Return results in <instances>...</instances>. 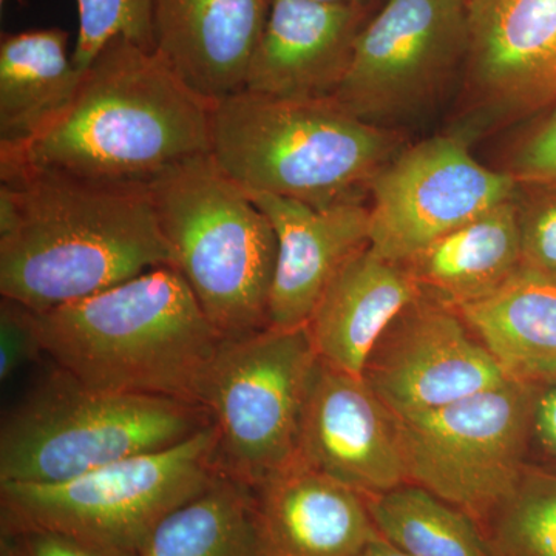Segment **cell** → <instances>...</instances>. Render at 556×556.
<instances>
[{
  "label": "cell",
  "mask_w": 556,
  "mask_h": 556,
  "mask_svg": "<svg viewBox=\"0 0 556 556\" xmlns=\"http://www.w3.org/2000/svg\"><path fill=\"white\" fill-rule=\"evenodd\" d=\"M316 2L325 3H357V5H369L371 0H316Z\"/></svg>",
  "instance_id": "d6a6232c"
},
{
  "label": "cell",
  "mask_w": 556,
  "mask_h": 556,
  "mask_svg": "<svg viewBox=\"0 0 556 556\" xmlns=\"http://www.w3.org/2000/svg\"><path fill=\"white\" fill-rule=\"evenodd\" d=\"M211 424L199 405L93 390L54 367L3 416L0 482L60 484L174 447Z\"/></svg>",
  "instance_id": "8992f818"
},
{
  "label": "cell",
  "mask_w": 556,
  "mask_h": 556,
  "mask_svg": "<svg viewBox=\"0 0 556 556\" xmlns=\"http://www.w3.org/2000/svg\"><path fill=\"white\" fill-rule=\"evenodd\" d=\"M212 105L155 50L116 38L86 68L61 118L24 148L0 152V166L149 188L177 164L211 153Z\"/></svg>",
  "instance_id": "7a4b0ae2"
},
{
  "label": "cell",
  "mask_w": 556,
  "mask_h": 556,
  "mask_svg": "<svg viewBox=\"0 0 556 556\" xmlns=\"http://www.w3.org/2000/svg\"><path fill=\"white\" fill-rule=\"evenodd\" d=\"M371 3L270 0L247 89L277 100H328L345 78Z\"/></svg>",
  "instance_id": "9a60e30c"
},
{
  "label": "cell",
  "mask_w": 556,
  "mask_h": 556,
  "mask_svg": "<svg viewBox=\"0 0 556 556\" xmlns=\"http://www.w3.org/2000/svg\"><path fill=\"white\" fill-rule=\"evenodd\" d=\"M482 529L495 556H556V473L526 467Z\"/></svg>",
  "instance_id": "d4e9b609"
},
{
  "label": "cell",
  "mask_w": 556,
  "mask_h": 556,
  "mask_svg": "<svg viewBox=\"0 0 556 556\" xmlns=\"http://www.w3.org/2000/svg\"><path fill=\"white\" fill-rule=\"evenodd\" d=\"M522 266L556 277V189L521 186Z\"/></svg>",
  "instance_id": "4316f807"
},
{
  "label": "cell",
  "mask_w": 556,
  "mask_h": 556,
  "mask_svg": "<svg viewBox=\"0 0 556 556\" xmlns=\"http://www.w3.org/2000/svg\"><path fill=\"white\" fill-rule=\"evenodd\" d=\"M338 101H292L243 90L212 105L211 156L249 195L328 207L368 201L372 179L407 148Z\"/></svg>",
  "instance_id": "277c9868"
},
{
  "label": "cell",
  "mask_w": 556,
  "mask_h": 556,
  "mask_svg": "<svg viewBox=\"0 0 556 556\" xmlns=\"http://www.w3.org/2000/svg\"><path fill=\"white\" fill-rule=\"evenodd\" d=\"M357 556H409L408 554H405L404 551H401V548L394 546L393 543H390V541L386 540L380 533L372 538L371 541L362 548L361 554Z\"/></svg>",
  "instance_id": "1f68e13d"
},
{
  "label": "cell",
  "mask_w": 556,
  "mask_h": 556,
  "mask_svg": "<svg viewBox=\"0 0 556 556\" xmlns=\"http://www.w3.org/2000/svg\"><path fill=\"white\" fill-rule=\"evenodd\" d=\"M0 556H127L47 529H2Z\"/></svg>",
  "instance_id": "f546056e"
},
{
  "label": "cell",
  "mask_w": 556,
  "mask_h": 556,
  "mask_svg": "<svg viewBox=\"0 0 556 556\" xmlns=\"http://www.w3.org/2000/svg\"><path fill=\"white\" fill-rule=\"evenodd\" d=\"M318 361L306 327H268L219 342L200 405L217 430L225 473L255 489L298 459Z\"/></svg>",
  "instance_id": "ba28073f"
},
{
  "label": "cell",
  "mask_w": 556,
  "mask_h": 556,
  "mask_svg": "<svg viewBox=\"0 0 556 556\" xmlns=\"http://www.w3.org/2000/svg\"><path fill=\"white\" fill-rule=\"evenodd\" d=\"M67 31L40 28L0 42V152L24 148L60 119L86 70L68 50Z\"/></svg>",
  "instance_id": "7402d4cb"
},
{
  "label": "cell",
  "mask_w": 556,
  "mask_h": 556,
  "mask_svg": "<svg viewBox=\"0 0 556 556\" xmlns=\"http://www.w3.org/2000/svg\"><path fill=\"white\" fill-rule=\"evenodd\" d=\"M270 0H152L153 50L212 102L247 89Z\"/></svg>",
  "instance_id": "e0dca14e"
},
{
  "label": "cell",
  "mask_w": 556,
  "mask_h": 556,
  "mask_svg": "<svg viewBox=\"0 0 556 556\" xmlns=\"http://www.w3.org/2000/svg\"><path fill=\"white\" fill-rule=\"evenodd\" d=\"M538 390L507 382L434 412L396 417L408 482L482 527L527 467Z\"/></svg>",
  "instance_id": "30bf717a"
},
{
  "label": "cell",
  "mask_w": 556,
  "mask_h": 556,
  "mask_svg": "<svg viewBox=\"0 0 556 556\" xmlns=\"http://www.w3.org/2000/svg\"><path fill=\"white\" fill-rule=\"evenodd\" d=\"M277 236L269 327H305L340 268L369 247L368 201L317 207L276 195H251Z\"/></svg>",
  "instance_id": "2e32d148"
},
{
  "label": "cell",
  "mask_w": 556,
  "mask_h": 556,
  "mask_svg": "<svg viewBox=\"0 0 556 556\" xmlns=\"http://www.w3.org/2000/svg\"><path fill=\"white\" fill-rule=\"evenodd\" d=\"M507 378L556 383V277L521 266L495 291L456 306Z\"/></svg>",
  "instance_id": "ffe728a7"
},
{
  "label": "cell",
  "mask_w": 556,
  "mask_h": 556,
  "mask_svg": "<svg viewBox=\"0 0 556 556\" xmlns=\"http://www.w3.org/2000/svg\"><path fill=\"white\" fill-rule=\"evenodd\" d=\"M139 556H273L254 486L219 470L160 522Z\"/></svg>",
  "instance_id": "603a6c76"
},
{
  "label": "cell",
  "mask_w": 556,
  "mask_h": 556,
  "mask_svg": "<svg viewBox=\"0 0 556 556\" xmlns=\"http://www.w3.org/2000/svg\"><path fill=\"white\" fill-rule=\"evenodd\" d=\"M420 294L404 263L362 249L336 274L306 321L318 358L362 376L388 325Z\"/></svg>",
  "instance_id": "d6986e66"
},
{
  "label": "cell",
  "mask_w": 556,
  "mask_h": 556,
  "mask_svg": "<svg viewBox=\"0 0 556 556\" xmlns=\"http://www.w3.org/2000/svg\"><path fill=\"white\" fill-rule=\"evenodd\" d=\"M518 197L445 233L404 263L422 294L456 308L484 298L521 269Z\"/></svg>",
  "instance_id": "44dd1931"
},
{
  "label": "cell",
  "mask_w": 556,
  "mask_h": 556,
  "mask_svg": "<svg viewBox=\"0 0 556 556\" xmlns=\"http://www.w3.org/2000/svg\"><path fill=\"white\" fill-rule=\"evenodd\" d=\"M79 31L73 61L89 67L110 40L123 38L153 50L152 0H76Z\"/></svg>",
  "instance_id": "484cf974"
},
{
  "label": "cell",
  "mask_w": 556,
  "mask_h": 556,
  "mask_svg": "<svg viewBox=\"0 0 556 556\" xmlns=\"http://www.w3.org/2000/svg\"><path fill=\"white\" fill-rule=\"evenodd\" d=\"M298 459L364 496L407 484L396 417L362 376L318 361Z\"/></svg>",
  "instance_id": "5bb4252c"
},
{
  "label": "cell",
  "mask_w": 556,
  "mask_h": 556,
  "mask_svg": "<svg viewBox=\"0 0 556 556\" xmlns=\"http://www.w3.org/2000/svg\"><path fill=\"white\" fill-rule=\"evenodd\" d=\"M521 185L506 170L489 169L457 131L407 146L372 179L369 247L405 263L434 240L497 204L517 199Z\"/></svg>",
  "instance_id": "8fae6325"
},
{
  "label": "cell",
  "mask_w": 556,
  "mask_h": 556,
  "mask_svg": "<svg viewBox=\"0 0 556 556\" xmlns=\"http://www.w3.org/2000/svg\"><path fill=\"white\" fill-rule=\"evenodd\" d=\"M470 50L457 134L477 135L556 105V0H467Z\"/></svg>",
  "instance_id": "7c38bea8"
},
{
  "label": "cell",
  "mask_w": 556,
  "mask_h": 556,
  "mask_svg": "<svg viewBox=\"0 0 556 556\" xmlns=\"http://www.w3.org/2000/svg\"><path fill=\"white\" fill-rule=\"evenodd\" d=\"M174 266L144 186L0 166V294L35 313Z\"/></svg>",
  "instance_id": "6da1fadb"
},
{
  "label": "cell",
  "mask_w": 556,
  "mask_h": 556,
  "mask_svg": "<svg viewBox=\"0 0 556 556\" xmlns=\"http://www.w3.org/2000/svg\"><path fill=\"white\" fill-rule=\"evenodd\" d=\"M219 470L218 434L211 424L174 447L60 484L0 482V526L54 530L139 556L160 522L207 489Z\"/></svg>",
  "instance_id": "52a82bcc"
},
{
  "label": "cell",
  "mask_w": 556,
  "mask_h": 556,
  "mask_svg": "<svg viewBox=\"0 0 556 556\" xmlns=\"http://www.w3.org/2000/svg\"><path fill=\"white\" fill-rule=\"evenodd\" d=\"M468 50L467 0H386L362 28L332 100L404 135L460 86Z\"/></svg>",
  "instance_id": "9c48e42d"
},
{
  "label": "cell",
  "mask_w": 556,
  "mask_h": 556,
  "mask_svg": "<svg viewBox=\"0 0 556 556\" xmlns=\"http://www.w3.org/2000/svg\"><path fill=\"white\" fill-rule=\"evenodd\" d=\"M38 317L20 302L0 303V380L9 382L21 368L42 354Z\"/></svg>",
  "instance_id": "83f0119b"
},
{
  "label": "cell",
  "mask_w": 556,
  "mask_h": 556,
  "mask_svg": "<svg viewBox=\"0 0 556 556\" xmlns=\"http://www.w3.org/2000/svg\"><path fill=\"white\" fill-rule=\"evenodd\" d=\"M174 268L225 339L269 327L277 236L265 212L211 153L149 185Z\"/></svg>",
  "instance_id": "5b68a950"
},
{
  "label": "cell",
  "mask_w": 556,
  "mask_h": 556,
  "mask_svg": "<svg viewBox=\"0 0 556 556\" xmlns=\"http://www.w3.org/2000/svg\"><path fill=\"white\" fill-rule=\"evenodd\" d=\"M0 2H2V3H3V2H5V0H0Z\"/></svg>",
  "instance_id": "836d02e7"
},
{
  "label": "cell",
  "mask_w": 556,
  "mask_h": 556,
  "mask_svg": "<svg viewBox=\"0 0 556 556\" xmlns=\"http://www.w3.org/2000/svg\"><path fill=\"white\" fill-rule=\"evenodd\" d=\"M506 172L521 186L556 189V105L519 142Z\"/></svg>",
  "instance_id": "f1b7e54d"
},
{
  "label": "cell",
  "mask_w": 556,
  "mask_h": 556,
  "mask_svg": "<svg viewBox=\"0 0 556 556\" xmlns=\"http://www.w3.org/2000/svg\"><path fill=\"white\" fill-rule=\"evenodd\" d=\"M365 497L380 535L409 556H495L477 519L422 486Z\"/></svg>",
  "instance_id": "cb8c5ba5"
},
{
  "label": "cell",
  "mask_w": 556,
  "mask_h": 556,
  "mask_svg": "<svg viewBox=\"0 0 556 556\" xmlns=\"http://www.w3.org/2000/svg\"><path fill=\"white\" fill-rule=\"evenodd\" d=\"M36 317L43 354L83 386L199 407L201 383L225 339L169 266Z\"/></svg>",
  "instance_id": "3957f363"
},
{
  "label": "cell",
  "mask_w": 556,
  "mask_h": 556,
  "mask_svg": "<svg viewBox=\"0 0 556 556\" xmlns=\"http://www.w3.org/2000/svg\"><path fill=\"white\" fill-rule=\"evenodd\" d=\"M254 490L273 556H357L379 533L367 497L302 460Z\"/></svg>",
  "instance_id": "ac0fdd59"
},
{
  "label": "cell",
  "mask_w": 556,
  "mask_h": 556,
  "mask_svg": "<svg viewBox=\"0 0 556 556\" xmlns=\"http://www.w3.org/2000/svg\"><path fill=\"white\" fill-rule=\"evenodd\" d=\"M362 378L397 419L514 382L463 316L427 294L388 325Z\"/></svg>",
  "instance_id": "4fadbf2b"
},
{
  "label": "cell",
  "mask_w": 556,
  "mask_h": 556,
  "mask_svg": "<svg viewBox=\"0 0 556 556\" xmlns=\"http://www.w3.org/2000/svg\"><path fill=\"white\" fill-rule=\"evenodd\" d=\"M533 437L548 455L556 457V383L538 390L533 407Z\"/></svg>",
  "instance_id": "4dcf8cb0"
}]
</instances>
